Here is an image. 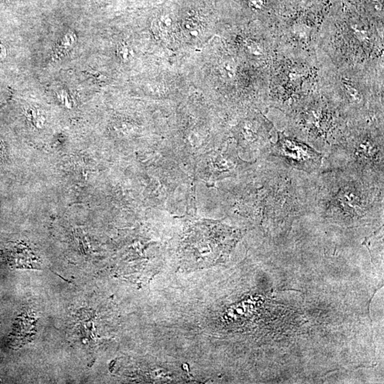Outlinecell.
I'll return each instance as SVG.
<instances>
[{
    "label": "cell",
    "mask_w": 384,
    "mask_h": 384,
    "mask_svg": "<svg viewBox=\"0 0 384 384\" xmlns=\"http://www.w3.org/2000/svg\"><path fill=\"white\" fill-rule=\"evenodd\" d=\"M95 1L97 3H100V4H106V3H109L112 0H95Z\"/></svg>",
    "instance_id": "obj_16"
},
{
    "label": "cell",
    "mask_w": 384,
    "mask_h": 384,
    "mask_svg": "<svg viewBox=\"0 0 384 384\" xmlns=\"http://www.w3.org/2000/svg\"><path fill=\"white\" fill-rule=\"evenodd\" d=\"M197 226L185 241L184 258L188 267L200 268L211 266L229 256L232 250L242 239L240 229L214 222Z\"/></svg>",
    "instance_id": "obj_3"
},
{
    "label": "cell",
    "mask_w": 384,
    "mask_h": 384,
    "mask_svg": "<svg viewBox=\"0 0 384 384\" xmlns=\"http://www.w3.org/2000/svg\"><path fill=\"white\" fill-rule=\"evenodd\" d=\"M384 179L351 169H322L310 175V211L344 226L383 219Z\"/></svg>",
    "instance_id": "obj_1"
},
{
    "label": "cell",
    "mask_w": 384,
    "mask_h": 384,
    "mask_svg": "<svg viewBox=\"0 0 384 384\" xmlns=\"http://www.w3.org/2000/svg\"><path fill=\"white\" fill-rule=\"evenodd\" d=\"M87 73L90 75V76H93V78L95 77L96 79L100 80V81H102L105 78V76H102L101 73L96 72L95 71H87Z\"/></svg>",
    "instance_id": "obj_15"
},
{
    "label": "cell",
    "mask_w": 384,
    "mask_h": 384,
    "mask_svg": "<svg viewBox=\"0 0 384 384\" xmlns=\"http://www.w3.org/2000/svg\"><path fill=\"white\" fill-rule=\"evenodd\" d=\"M5 155H6V151H5L4 142L0 137V160H3L5 158Z\"/></svg>",
    "instance_id": "obj_14"
},
{
    "label": "cell",
    "mask_w": 384,
    "mask_h": 384,
    "mask_svg": "<svg viewBox=\"0 0 384 384\" xmlns=\"http://www.w3.org/2000/svg\"><path fill=\"white\" fill-rule=\"evenodd\" d=\"M221 73L223 76L228 78H233L235 76V68L233 63L226 62L221 66Z\"/></svg>",
    "instance_id": "obj_11"
},
{
    "label": "cell",
    "mask_w": 384,
    "mask_h": 384,
    "mask_svg": "<svg viewBox=\"0 0 384 384\" xmlns=\"http://www.w3.org/2000/svg\"><path fill=\"white\" fill-rule=\"evenodd\" d=\"M263 158L276 160L307 175L318 173L324 161V155L308 143L282 133H278L276 142L270 143Z\"/></svg>",
    "instance_id": "obj_4"
},
{
    "label": "cell",
    "mask_w": 384,
    "mask_h": 384,
    "mask_svg": "<svg viewBox=\"0 0 384 384\" xmlns=\"http://www.w3.org/2000/svg\"><path fill=\"white\" fill-rule=\"evenodd\" d=\"M181 28L186 36L191 38H198L201 34L200 22L193 17L185 19L181 24Z\"/></svg>",
    "instance_id": "obj_7"
},
{
    "label": "cell",
    "mask_w": 384,
    "mask_h": 384,
    "mask_svg": "<svg viewBox=\"0 0 384 384\" xmlns=\"http://www.w3.org/2000/svg\"><path fill=\"white\" fill-rule=\"evenodd\" d=\"M173 19L169 15H162L155 19L153 23V31L159 36H165L172 29Z\"/></svg>",
    "instance_id": "obj_6"
},
{
    "label": "cell",
    "mask_w": 384,
    "mask_h": 384,
    "mask_svg": "<svg viewBox=\"0 0 384 384\" xmlns=\"http://www.w3.org/2000/svg\"><path fill=\"white\" fill-rule=\"evenodd\" d=\"M248 2L250 8L254 11H260L265 5V0H248Z\"/></svg>",
    "instance_id": "obj_13"
},
{
    "label": "cell",
    "mask_w": 384,
    "mask_h": 384,
    "mask_svg": "<svg viewBox=\"0 0 384 384\" xmlns=\"http://www.w3.org/2000/svg\"><path fill=\"white\" fill-rule=\"evenodd\" d=\"M335 168L351 169L384 179L383 132L365 129L346 136L343 142L324 158L322 169Z\"/></svg>",
    "instance_id": "obj_2"
},
{
    "label": "cell",
    "mask_w": 384,
    "mask_h": 384,
    "mask_svg": "<svg viewBox=\"0 0 384 384\" xmlns=\"http://www.w3.org/2000/svg\"><path fill=\"white\" fill-rule=\"evenodd\" d=\"M27 119L34 127L42 128L45 123V116L43 112L37 108L31 107L26 111Z\"/></svg>",
    "instance_id": "obj_8"
},
{
    "label": "cell",
    "mask_w": 384,
    "mask_h": 384,
    "mask_svg": "<svg viewBox=\"0 0 384 384\" xmlns=\"http://www.w3.org/2000/svg\"><path fill=\"white\" fill-rule=\"evenodd\" d=\"M57 95L63 104L65 105L67 107H71V106H72V99L66 90H60L57 92Z\"/></svg>",
    "instance_id": "obj_12"
},
{
    "label": "cell",
    "mask_w": 384,
    "mask_h": 384,
    "mask_svg": "<svg viewBox=\"0 0 384 384\" xmlns=\"http://www.w3.org/2000/svg\"><path fill=\"white\" fill-rule=\"evenodd\" d=\"M117 57L121 62L127 63L130 62L134 57L133 50L127 43H118L116 47Z\"/></svg>",
    "instance_id": "obj_9"
},
{
    "label": "cell",
    "mask_w": 384,
    "mask_h": 384,
    "mask_svg": "<svg viewBox=\"0 0 384 384\" xmlns=\"http://www.w3.org/2000/svg\"><path fill=\"white\" fill-rule=\"evenodd\" d=\"M246 50L248 52L253 55H261L263 53V50L259 43L252 40H248L245 43Z\"/></svg>",
    "instance_id": "obj_10"
},
{
    "label": "cell",
    "mask_w": 384,
    "mask_h": 384,
    "mask_svg": "<svg viewBox=\"0 0 384 384\" xmlns=\"http://www.w3.org/2000/svg\"><path fill=\"white\" fill-rule=\"evenodd\" d=\"M77 43V36L73 31H67L60 36L54 46V59H60L69 53Z\"/></svg>",
    "instance_id": "obj_5"
}]
</instances>
